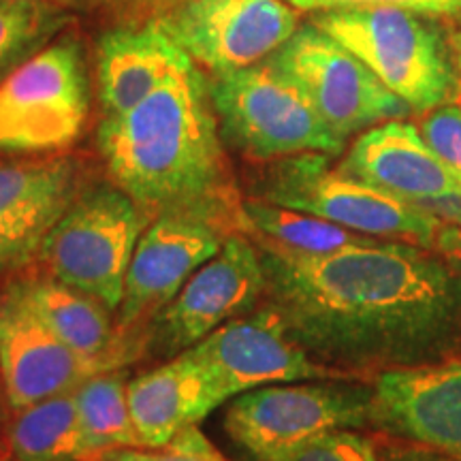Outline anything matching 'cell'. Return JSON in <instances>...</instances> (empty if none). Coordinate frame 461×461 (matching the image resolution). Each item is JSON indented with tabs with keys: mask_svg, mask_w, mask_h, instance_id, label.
<instances>
[{
	"mask_svg": "<svg viewBox=\"0 0 461 461\" xmlns=\"http://www.w3.org/2000/svg\"><path fill=\"white\" fill-rule=\"evenodd\" d=\"M269 60L299 86L330 129L346 141L355 132L403 120L412 112L353 51L312 22L299 24Z\"/></svg>",
	"mask_w": 461,
	"mask_h": 461,
	"instance_id": "cell-8",
	"label": "cell"
},
{
	"mask_svg": "<svg viewBox=\"0 0 461 461\" xmlns=\"http://www.w3.org/2000/svg\"><path fill=\"white\" fill-rule=\"evenodd\" d=\"M73 391L14 412L11 451L15 461H86L90 457Z\"/></svg>",
	"mask_w": 461,
	"mask_h": 461,
	"instance_id": "cell-21",
	"label": "cell"
},
{
	"mask_svg": "<svg viewBox=\"0 0 461 461\" xmlns=\"http://www.w3.org/2000/svg\"><path fill=\"white\" fill-rule=\"evenodd\" d=\"M255 240L265 295L293 342L342 370L411 367L461 333V278L417 246L363 241L308 255Z\"/></svg>",
	"mask_w": 461,
	"mask_h": 461,
	"instance_id": "cell-1",
	"label": "cell"
},
{
	"mask_svg": "<svg viewBox=\"0 0 461 461\" xmlns=\"http://www.w3.org/2000/svg\"><path fill=\"white\" fill-rule=\"evenodd\" d=\"M420 135L461 180V107L442 105L420 118Z\"/></svg>",
	"mask_w": 461,
	"mask_h": 461,
	"instance_id": "cell-27",
	"label": "cell"
},
{
	"mask_svg": "<svg viewBox=\"0 0 461 461\" xmlns=\"http://www.w3.org/2000/svg\"><path fill=\"white\" fill-rule=\"evenodd\" d=\"M372 423V391L336 383L252 389L230 402L224 428L257 461L316 436Z\"/></svg>",
	"mask_w": 461,
	"mask_h": 461,
	"instance_id": "cell-9",
	"label": "cell"
},
{
	"mask_svg": "<svg viewBox=\"0 0 461 461\" xmlns=\"http://www.w3.org/2000/svg\"><path fill=\"white\" fill-rule=\"evenodd\" d=\"M86 461H229L197 428L184 429L165 447H122L90 455Z\"/></svg>",
	"mask_w": 461,
	"mask_h": 461,
	"instance_id": "cell-25",
	"label": "cell"
},
{
	"mask_svg": "<svg viewBox=\"0 0 461 461\" xmlns=\"http://www.w3.org/2000/svg\"><path fill=\"white\" fill-rule=\"evenodd\" d=\"M68 22V11L50 0H0V73L43 50Z\"/></svg>",
	"mask_w": 461,
	"mask_h": 461,
	"instance_id": "cell-24",
	"label": "cell"
},
{
	"mask_svg": "<svg viewBox=\"0 0 461 461\" xmlns=\"http://www.w3.org/2000/svg\"><path fill=\"white\" fill-rule=\"evenodd\" d=\"M299 14H316L327 9L346 7H400L429 17L461 20V0H285Z\"/></svg>",
	"mask_w": 461,
	"mask_h": 461,
	"instance_id": "cell-28",
	"label": "cell"
},
{
	"mask_svg": "<svg viewBox=\"0 0 461 461\" xmlns=\"http://www.w3.org/2000/svg\"><path fill=\"white\" fill-rule=\"evenodd\" d=\"M190 65H194L193 58L177 45L160 17L103 32L96 48L103 118L131 112Z\"/></svg>",
	"mask_w": 461,
	"mask_h": 461,
	"instance_id": "cell-18",
	"label": "cell"
},
{
	"mask_svg": "<svg viewBox=\"0 0 461 461\" xmlns=\"http://www.w3.org/2000/svg\"><path fill=\"white\" fill-rule=\"evenodd\" d=\"M99 149L113 184L152 218L193 216L244 233L224 157L210 77L197 65L171 75L140 105L103 118Z\"/></svg>",
	"mask_w": 461,
	"mask_h": 461,
	"instance_id": "cell-2",
	"label": "cell"
},
{
	"mask_svg": "<svg viewBox=\"0 0 461 461\" xmlns=\"http://www.w3.org/2000/svg\"><path fill=\"white\" fill-rule=\"evenodd\" d=\"M222 141L257 160L297 154L338 157L344 140L321 118L299 86L269 58L210 77Z\"/></svg>",
	"mask_w": 461,
	"mask_h": 461,
	"instance_id": "cell-5",
	"label": "cell"
},
{
	"mask_svg": "<svg viewBox=\"0 0 461 461\" xmlns=\"http://www.w3.org/2000/svg\"><path fill=\"white\" fill-rule=\"evenodd\" d=\"M258 461H380L370 438L353 429H338L316 436L285 453L269 455Z\"/></svg>",
	"mask_w": 461,
	"mask_h": 461,
	"instance_id": "cell-26",
	"label": "cell"
},
{
	"mask_svg": "<svg viewBox=\"0 0 461 461\" xmlns=\"http://www.w3.org/2000/svg\"><path fill=\"white\" fill-rule=\"evenodd\" d=\"M221 403L203 367L186 353L129 383L131 417L143 447H165Z\"/></svg>",
	"mask_w": 461,
	"mask_h": 461,
	"instance_id": "cell-19",
	"label": "cell"
},
{
	"mask_svg": "<svg viewBox=\"0 0 461 461\" xmlns=\"http://www.w3.org/2000/svg\"><path fill=\"white\" fill-rule=\"evenodd\" d=\"M90 118L84 45L58 37L0 79V157H41L71 148Z\"/></svg>",
	"mask_w": 461,
	"mask_h": 461,
	"instance_id": "cell-4",
	"label": "cell"
},
{
	"mask_svg": "<svg viewBox=\"0 0 461 461\" xmlns=\"http://www.w3.org/2000/svg\"><path fill=\"white\" fill-rule=\"evenodd\" d=\"M158 17L212 75L257 65L299 28V11L285 0H180Z\"/></svg>",
	"mask_w": 461,
	"mask_h": 461,
	"instance_id": "cell-11",
	"label": "cell"
},
{
	"mask_svg": "<svg viewBox=\"0 0 461 461\" xmlns=\"http://www.w3.org/2000/svg\"><path fill=\"white\" fill-rule=\"evenodd\" d=\"M325 154H297L280 158L261 188V199L325 218L367 238L436 244L442 222L423 207L383 193L370 184L331 169Z\"/></svg>",
	"mask_w": 461,
	"mask_h": 461,
	"instance_id": "cell-7",
	"label": "cell"
},
{
	"mask_svg": "<svg viewBox=\"0 0 461 461\" xmlns=\"http://www.w3.org/2000/svg\"><path fill=\"white\" fill-rule=\"evenodd\" d=\"M79 186V165L68 157L0 160V276L39 258Z\"/></svg>",
	"mask_w": 461,
	"mask_h": 461,
	"instance_id": "cell-13",
	"label": "cell"
},
{
	"mask_svg": "<svg viewBox=\"0 0 461 461\" xmlns=\"http://www.w3.org/2000/svg\"><path fill=\"white\" fill-rule=\"evenodd\" d=\"M338 169L428 212L447 201H461L457 173L438 157L419 126L403 120L363 131Z\"/></svg>",
	"mask_w": 461,
	"mask_h": 461,
	"instance_id": "cell-17",
	"label": "cell"
},
{
	"mask_svg": "<svg viewBox=\"0 0 461 461\" xmlns=\"http://www.w3.org/2000/svg\"><path fill=\"white\" fill-rule=\"evenodd\" d=\"M184 353L203 367L222 403L276 383L359 378V372L327 366L305 353L288 338L272 305L224 322Z\"/></svg>",
	"mask_w": 461,
	"mask_h": 461,
	"instance_id": "cell-10",
	"label": "cell"
},
{
	"mask_svg": "<svg viewBox=\"0 0 461 461\" xmlns=\"http://www.w3.org/2000/svg\"><path fill=\"white\" fill-rule=\"evenodd\" d=\"M120 361L77 353L9 293L0 299V378L14 411L77 389Z\"/></svg>",
	"mask_w": 461,
	"mask_h": 461,
	"instance_id": "cell-15",
	"label": "cell"
},
{
	"mask_svg": "<svg viewBox=\"0 0 461 461\" xmlns=\"http://www.w3.org/2000/svg\"><path fill=\"white\" fill-rule=\"evenodd\" d=\"M244 233L308 255H327L372 240L325 218L288 210L265 199L244 201Z\"/></svg>",
	"mask_w": 461,
	"mask_h": 461,
	"instance_id": "cell-22",
	"label": "cell"
},
{
	"mask_svg": "<svg viewBox=\"0 0 461 461\" xmlns=\"http://www.w3.org/2000/svg\"><path fill=\"white\" fill-rule=\"evenodd\" d=\"M436 244L442 255L447 257V263L455 272L461 274V221L459 222H442L438 230Z\"/></svg>",
	"mask_w": 461,
	"mask_h": 461,
	"instance_id": "cell-29",
	"label": "cell"
},
{
	"mask_svg": "<svg viewBox=\"0 0 461 461\" xmlns=\"http://www.w3.org/2000/svg\"><path fill=\"white\" fill-rule=\"evenodd\" d=\"M14 406H11L3 378H0V461H15L11 451V420H14Z\"/></svg>",
	"mask_w": 461,
	"mask_h": 461,
	"instance_id": "cell-30",
	"label": "cell"
},
{
	"mask_svg": "<svg viewBox=\"0 0 461 461\" xmlns=\"http://www.w3.org/2000/svg\"><path fill=\"white\" fill-rule=\"evenodd\" d=\"M372 423L461 461V359L380 372Z\"/></svg>",
	"mask_w": 461,
	"mask_h": 461,
	"instance_id": "cell-16",
	"label": "cell"
},
{
	"mask_svg": "<svg viewBox=\"0 0 461 461\" xmlns=\"http://www.w3.org/2000/svg\"><path fill=\"white\" fill-rule=\"evenodd\" d=\"M438 17L400 7H346L310 14V22L350 50L412 112L455 101L459 86L451 39Z\"/></svg>",
	"mask_w": 461,
	"mask_h": 461,
	"instance_id": "cell-3",
	"label": "cell"
},
{
	"mask_svg": "<svg viewBox=\"0 0 461 461\" xmlns=\"http://www.w3.org/2000/svg\"><path fill=\"white\" fill-rule=\"evenodd\" d=\"M50 3H58V5H62V3H71V0H50Z\"/></svg>",
	"mask_w": 461,
	"mask_h": 461,
	"instance_id": "cell-33",
	"label": "cell"
},
{
	"mask_svg": "<svg viewBox=\"0 0 461 461\" xmlns=\"http://www.w3.org/2000/svg\"><path fill=\"white\" fill-rule=\"evenodd\" d=\"M90 455L107 448L143 447L131 417L124 372L105 370L86 378L73 391Z\"/></svg>",
	"mask_w": 461,
	"mask_h": 461,
	"instance_id": "cell-23",
	"label": "cell"
},
{
	"mask_svg": "<svg viewBox=\"0 0 461 461\" xmlns=\"http://www.w3.org/2000/svg\"><path fill=\"white\" fill-rule=\"evenodd\" d=\"M112 3H120V5H126V7H140V9H148V7H160L165 11V5H177L180 0H112ZM167 7V9H169Z\"/></svg>",
	"mask_w": 461,
	"mask_h": 461,
	"instance_id": "cell-31",
	"label": "cell"
},
{
	"mask_svg": "<svg viewBox=\"0 0 461 461\" xmlns=\"http://www.w3.org/2000/svg\"><path fill=\"white\" fill-rule=\"evenodd\" d=\"M451 45H453V54H455V62H457V73H459V86H461V31L451 34Z\"/></svg>",
	"mask_w": 461,
	"mask_h": 461,
	"instance_id": "cell-32",
	"label": "cell"
},
{
	"mask_svg": "<svg viewBox=\"0 0 461 461\" xmlns=\"http://www.w3.org/2000/svg\"><path fill=\"white\" fill-rule=\"evenodd\" d=\"M265 269L255 240L235 230L216 257L190 276L182 291L154 316V346L160 355L177 357L244 316L265 295Z\"/></svg>",
	"mask_w": 461,
	"mask_h": 461,
	"instance_id": "cell-12",
	"label": "cell"
},
{
	"mask_svg": "<svg viewBox=\"0 0 461 461\" xmlns=\"http://www.w3.org/2000/svg\"><path fill=\"white\" fill-rule=\"evenodd\" d=\"M230 233L193 216L165 214L143 230L126 274L118 330L157 316L201 265L221 252Z\"/></svg>",
	"mask_w": 461,
	"mask_h": 461,
	"instance_id": "cell-14",
	"label": "cell"
},
{
	"mask_svg": "<svg viewBox=\"0 0 461 461\" xmlns=\"http://www.w3.org/2000/svg\"><path fill=\"white\" fill-rule=\"evenodd\" d=\"M48 330L86 357H120L112 310L88 293L51 278L20 280L7 288ZM122 359V357H120Z\"/></svg>",
	"mask_w": 461,
	"mask_h": 461,
	"instance_id": "cell-20",
	"label": "cell"
},
{
	"mask_svg": "<svg viewBox=\"0 0 461 461\" xmlns=\"http://www.w3.org/2000/svg\"><path fill=\"white\" fill-rule=\"evenodd\" d=\"M152 222L115 184L92 186L75 199L39 252L51 278L79 288L112 312L124 297L137 241Z\"/></svg>",
	"mask_w": 461,
	"mask_h": 461,
	"instance_id": "cell-6",
	"label": "cell"
}]
</instances>
